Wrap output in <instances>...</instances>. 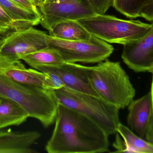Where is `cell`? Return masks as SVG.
<instances>
[{
    "instance_id": "cell-1",
    "label": "cell",
    "mask_w": 153,
    "mask_h": 153,
    "mask_svg": "<svg viewBox=\"0 0 153 153\" xmlns=\"http://www.w3.org/2000/svg\"><path fill=\"white\" fill-rule=\"evenodd\" d=\"M55 125L45 149L48 153H101L109 151V135L83 114L58 104Z\"/></svg>"
},
{
    "instance_id": "cell-2",
    "label": "cell",
    "mask_w": 153,
    "mask_h": 153,
    "mask_svg": "<svg viewBox=\"0 0 153 153\" xmlns=\"http://www.w3.org/2000/svg\"><path fill=\"white\" fill-rule=\"evenodd\" d=\"M0 97L19 104L44 127L55 122L59 103L53 90L20 83L0 74Z\"/></svg>"
},
{
    "instance_id": "cell-3",
    "label": "cell",
    "mask_w": 153,
    "mask_h": 153,
    "mask_svg": "<svg viewBox=\"0 0 153 153\" xmlns=\"http://www.w3.org/2000/svg\"><path fill=\"white\" fill-rule=\"evenodd\" d=\"M90 82L100 98L119 109L128 107L135 90L119 62L107 59L91 66Z\"/></svg>"
},
{
    "instance_id": "cell-4",
    "label": "cell",
    "mask_w": 153,
    "mask_h": 153,
    "mask_svg": "<svg viewBox=\"0 0 153 153\" xmlns=\"http://www.w3.org/2000/svg\"><path fill=\"white\" fill-rule=\"evenodd\" d=\"M77 21L92 36L108 43L123 45L139 40L153 29L152 23L122 19L105 14H96Z\"/></svg>"
},
{
    "instance_id": "cell-5",
    "label": "cell",
    "mask_w": 153,
    "mask_h": 153,
    "mask_svg": "<svg viewBox=\"0 0 153 153\" xmlns=\"http://www.w3.org/2000/svg\"><path fill=\"white\" fill-rule=\"evenodd\" d=\"M54 92L58 103L83 114L109 136L116 134L120 123L118 108L100 97L66 87Z\"/></svg>"
},
{
    "instance_id": "cell-6",
    "label": "cell",
    "mask_w": 153,
    "mask_h": 153,
    "mask_svg": "<svg viewBox=\"0 0 153 153\" xmlns=\"http://www.w3.org/2000/svg\"><path fill=\"white\" fill-rule=\"evenodd\" d=\"M48 47L57 50L68 63H96L108 59L113 46L94 36L86 40H64L47 35Z\"/></svg>"
},
{
    "instance_id": "cell-7",
    "label": "cell",
    "mask_w": 153,
    "mask_h": 153,
    "mask_svg": "<svg viewBox=\"0 0 153 153\" xmlns=\"http://www.w3.org/2000/svg\"><path fill=\"white\" fill-rule=\"evenodd\" d=\"M38 7L41 15L40 23L48 31L58 22L66 20H78L97 14L88 0L42 3Z\"/></svg>"
},
{
    "instance_id": "cell-8",
    "label": "cell",
    "mask_w": 153,
    "mask_h": 153,
    "mask_svg": "<svg viewBox=\"0 0 153 153\" xmlns=\"http://www.w3.org/2000/svg\"><path fill=\"white\" fill-rule=\"evenodd\" d=\"M47 35L33 27L10 31L0 39V52L19 58L20 56L47 48Z\"/></svg>"
},
{
    "instance_id": "cell-9",
    "label": "cell",
    "mask_w": 153,
    "mask_h": 153,
    "mask_svg": "<svg viewBox=\"0 0 153 153\" xmlns=\"http://www.w3.org/2000/svg\"><path fill=\"white\" fill-rule=\"evenodd\" d=\"M91 67L65 62L61 65L41 66L35 69L43 72L56 75L63 82L65 87L99 97L89 80Z\"/></svg>"
},
{
    "instance_id": "cell-10",
    "label": "cell",
    "mask_w": 153,
    "mask_h": 153,
    "mask_svg": "<svg viewBox=\"0 0 153 153\" xmlns=\"http://www.w3.org/2000/svg\"><path fill=\"white\" fill-rule=\"evenodd\" d=\"M0 74L20 83L52 90L51 78L48 74L27 68L21 59L1 52Z\"/></svg>"
},
{
    "instance_id": "cell-11",
    "label": "cell",
    "mask_w": 153,
    "mask_h": 153,
    "mask_svg": "<svg viewBox=\"0 0 153 153\" xmlns=\"http://www.w3.org/2000/svg\"><path fill=\"white\" fill-rule=\"evenodd\" d=\"M123 46L121 57L129 68L136 72L153 71V29L143 38Z\"/></svg>"
},
{
    "instance_id": "cell-12",
    "label": "cell",
    "mask_w": 153,
    "mask_h": 153,
    "mask_svg": "<svg viewBox=\"0 0 153 153\" xmlns=\"http://www.w3.org/2000/svg\"><path fill=\"white\" fill-rule=\"evenodd\" d=\"M37 131L14 132L0 130V153H35L31 148L40 138Z\"/></svg>"
},
{
    "instance_id": "cell-13",
    "label": "cell",
    "mask_w": 153,
    "mask_h": 153,
    "mask_svg": "<svg viewBox=\"0 0 153 153\" xmlns=\"http://www.w3.org/2000/svg\"><path fill=\"white\" fill-rule=\"evenodd\" d=\"M128 110V126L140 137L144 138L153 112L151 92L138 99L132 101Z\"/></svg>"
},
{
    "instance_id": "cell-14",
    "label": "cell",
    "mask_w": 153,
    "mask_h": 153,
    "mask_svg": "<svg viewBox=\"0 0 153 153\" xmlns=\"http://www.w3.org/2000/svg\"><path fill=\"white\" fill-rule=\"evenodd\" d=\"M113 143L114 152L153 153V144L137 135L130 128L120 123Z\"/></svg>"
},
{
    "instance_id": "cell-15",
    "label": "cell",
    "mask_w": 153,
    "mask_h": 153,
    "mask_svg": "<svg viewBox=\"0 0 153 153\" xmlns=\"http://www.w3.org/2000/svg\"><path fill=\"white\" fill-rule=\"evenodd\" d=\"M0 4L12 19L13 30L25 29L40 23V13L28 10L11 0H0Z\"/></svg>"
},
{
    "instance_id": "cell-16",
    "label": "cell",
    "mask_w": 153,
    "mask_h": 153,
    "mask_svg": "<svg viewBox=\"0 0 153 153\" xmlns=\"http://www.w3.org/2000/svg\"><path fill=\"white\" fill-rule=\"evenodd\" d=\"M0 98V130L20 125L30 117L27 112L16 102L7 98Z\"/></svg>"
},
{
    "instance_id": "cell-17",
    "label": "cell",
    "mask_w": 153,
    "mask_h": 153,
    "mask_svg": "<svg viewBox=\"0 0 153 153\" xmlns=\"http://www.w3.org/2000/svg\"><path fill=\"white\" fill-rule=\"evenodd\" d=\"M49 35L64 40H82L89 39L92 35L77 21L66 20L58 22L48 31Z\"/></svg>"
},
{
    "instance_id": "cell-18",
    "label": "cell",
    "mask_w": 153,
    "mask_h": 153,
    "mask_svg": "<svg viewBox=\"0 0 153 153\" xmlns=\"http://www.w3.org/2000/svg\"><path fill=\"white\" fill-rule=\"evenodd\" d=\"M33 69L41 66H59L64 61L60 53L53 49L47 48L19 57Z\"/></svg>"
},
{
    "instance_id": "cell-19",
    "label": "cell",
    "mask_w": 153,
    "mask_h": 153,
    "mask_svg": "<svg viewBox=\"0 0 153 153\" xmlns=\"http://www.w3.org/2000/svg\"><path fill=\"white\" fill-rule=\"evenodd\" d=\"M152 0H113L112 6L130 19L141 17L142 10Z\"/></svg>"
},
{
    "instance_id": "cell-20",
    "label": "cell",
    "mask_w": 153,
    "mask_h": 153,
    "mask_svg": "<svg viewBox=\"0 0 153 153\" xmlns=\"http://www.w3.org/2000/svg\"><path fill=\"white\" fill-rule=\"evenodd\" d=\"M97 14H105L111 6L113 0H88Z\"/></svg>"
},
{
    "instance_id": "cell-21",
    "label": "cell",
    "mask_w": 153,
    "mask_h": 153,
    "mask_svg": "<svg viewBox=\"0 0 153 153\" xmlns=\"http://www.w3.org/2000/svg\"><path fill=\"white\" fill-rule=\"evenodd\" d=\"M22 7L36 13H40L38 7L32 0H11Z\"/></svg>"
},
{
    "instance_id": "cell-22",
    "label": "cell",
    "mask_w": 153,
    "mask_h": 153,
    "mask_svg": "<svg viewBox=\"0 0 153 153\" xmlns=\"http://www.w3.org/2000/svg\"><path fill=\"white\" fill-rule=\"evenodd\" d=\"M0 22L3 23L5 26L9 27L12 30H13V24L12 19L4 10L1 4H0Z\"/></svg>"
},
{
    "instance_id": "cell-23",
    "label": "cell",
    "mask_w": 153,
    "mask_h": 153,
    "mask_svg": "<svg viewBox=\"0 0 153 153\" xmlns=\"http://www.w3.org/2000/svg\"><path fill=\"white\" fill-rule=\"evenodd\" d=\"M141 17L148 21H153V0L142 10Z\"/></svg>"
},
{
    "instance_id": "cell-24",
    "label": "cell",
    "mask_w": 153,
    "mask_h": 153,
    "mask_svg": "<svg viewBox=\"0 0 153 153\" xmlns=\"http://www.w3.org/2000/svg\"><path fill=\"white\" fill-rule=\"evenodd\" d=\"M47 73L50 75V78H51L52 90H59L65 87L63 82L62 81L59 76L54 74L51 73Z\"/></svg>"
},
{
    "instance_id": "cell-25",
    "label": "cell",
    "mask_w": 153,
    "mask_h": 153,
    "mask_svg": "<svg viewBox=\"0 0 153 153\" xmlns=\"http://www.w3.org/2000/svg\"><path fill=\"white\" fill-rule=\"evenodd\" d=\"M145 138L146 141L153 144V112L146 130Z\"/></svg>"
},
{
    "instance_id": "cell-26",
    "label": "cell",
    "mask_w": 153,
    "mask_h": 153,
    "mask_svg": "<svg viewBox=\"0 0 153 153\" xmlns=\"http://www.w3.org/2000/svg\"><path fill=\"white\" fill-rule=\"evenodd\" d=\"M11 30L10 28L5 26L3 23L0 22V39L5 34Z\"/></svg>"
},
{
    "instance_id": "cell-27",
    "label": "cell",
    "mask_w": 153,
    "mask_h": 153,
    "mask_svg": "<svg viewBox=\"0 0 153 153\" xmlns=\"http://www.w3.org/2000/svg\"><path fill=\"white\" fill-rule=\"evenodd\" d=\"M71 0H45L42 3H47L60 2L66 1Z\"/></svg>"
},
{
    "instance_id": "cell-28",
    "label": "cell",
    "mask_w": 153,
    "mask_h": 153,
    "mask_svg": "<svg viewBox=\"0 0 153 153\" xmlns=\"http://www.w3.org/2000/svg\"><path fill=\"white\" fill-rule=\"evenodd\" d=\"M153 74L152 82V87H151V94L152 97V109L153 111V72H152Z\"/></svg>"
},
{
    "instance_id": "cell-29",
    "label": "cell",
    "mask_w": 153,
    "mask_h": 153,
    "mask_svg": "<svg viewBox=\"0 0 153 153\" xmlns=\"http://www.w3.org/2000/svg\"><path fill=\"white\" fill-rule=\"evenodd\" d=\"M32 1L37 7L40 4L42 3V1L41 0H32Z\"/></svg>"
},
{
    "instance_id": "cell-30",
    "label": "cell",
    "mask_w": 153,
    "mask_h": 153,
    "mask_svg": "<svg viewBox=\"0 0 153 153\" xmlns=\"http://www.w3.org/2000/svg\"><path fill=\"white\" fill-rule=\"evenodd\" d=\"M41 1H42V3L43 2V1H44L45 0H41Z\"/></svg>"
},
{
    "instance_id": "cell-31",
    "label": "cell",
    "mask_w": 153,
    "mask_h": 153,
    "mask_svg": "<svg viewBox=\"0 0 153 153\" xmlns=\"http://www.w3.org/2000/svg\"><path fill=\"white\" fill-rule=\"evenodd\" d=\"M152 72H153V71H152V72H151L152 73Z\"/></svg>"
},
{
    "instance_id": "cell-32",
    "label": "cell",
    "mask_w": 153,
    "mask_h": 153,
    "mask_svg": "<svg viewBox=\"0 0 153 153\" xmlns=\"http://www.w3.org/2000/svg\"><path fill=\"white\" fill-rule=\"evenodd\" d=\"M0 101H1V98H0Z\"/></svg>"
}]
</instances>
